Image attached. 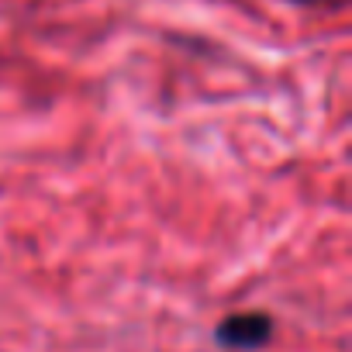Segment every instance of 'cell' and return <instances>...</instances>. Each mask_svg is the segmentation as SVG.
Here are the masks:
<instances>
[{"label":"cell","instance_id":"1","mask_svg":"<svg viewBox=\"0 0 352 352\" xmlns=\"http://www.w3.org/2000/svg\"><path fill=\"white\" fill-rule=\"evenodd\" d=\"M214 338L228 352H259L273 338V318L266 311H239L218 321Z\"/></svg>","mask_w":352,"mask_h":352},{"label":"cell","instance_id":"2","mask_svg":"<svg viewBox=\"0 0 352 352\" xmlns=\"http://www.w3.org/2000/svg\"><path fill=\"white\" fill-rule=\"evenodd\" d=\"M290 4H300V8H331V4H345V0H290Z\"/></svg>","mask_w":352,"mask_h":352}]
</instances>
